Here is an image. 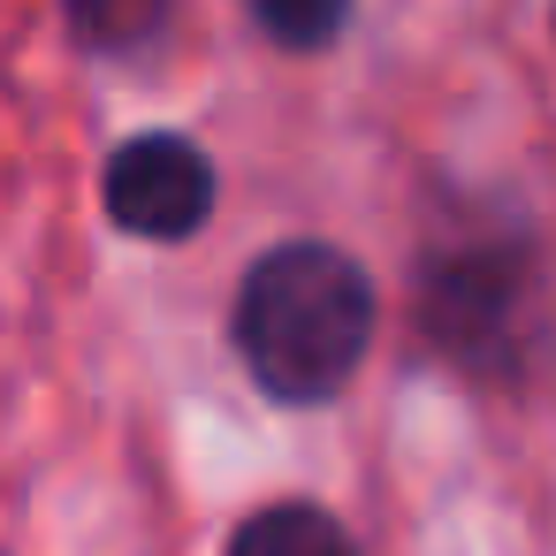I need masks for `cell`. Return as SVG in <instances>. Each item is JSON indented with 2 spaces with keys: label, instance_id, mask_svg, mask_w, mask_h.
I'll use <instances>...</instances> for the list:
<instances>
[{
  "label": "cell",
  "instance_id": "cell-1",
  "mask_svg": "<svg viewBox=\"0 0 556 556\" xmlns=\"http://www.w3.org/2000/svg\"><path fill=\"white\" fill-rule=\"evenodd\" d=\"M229 336L267 396L328 404L374 343V282L351 252L320 237H290L244 267Z\"/></svg>",
  "mask_w": 556,
  "mask_h": 556
},
{
  "label": "cell",
  "instance_id": "cell-2",
  "mask_svg": "<svg viewBox=\"0 0 556 556\" xmlns=\"http://www.w3.org/2000/svg\"><path fill=\"white\" fill-rule=\"evenodd\" d=\"M533 320V282L518 244H465L457 260H419V328L457 366H503L526 343Z\"/></svg>",
  "mask_w": 556,
  "mask_h": 556
},
{
  "label": "cell",
  "instance_id": "cell-3",
  "mask_svg": "<svg viewBox=\"0 0 556 556\" xmlns=\"http://www.w3.org/2000/svg\"><path fill=\"white\" fill-rule=\"evenodd\" d=\"M100 199H108V222L115 229L146 237V244H184L214 214V168H206V153L191 138L146 130V138L115 146Z\"/></svg>",
  "mask_w": 556,
  "mask_h": 556
},
{
  "label": "cell",
  "instance_id": "cell-4",
  "mask_svg": "<svg viewBox=\"0 0 556 556\" xmlns=\"http://www.w3.org/2000/svg\"><path fill=\"white\" fill-rule=\"evenodd\" d=\"M229 556H351V541L320 503H267L229 533Z\"/></svg>",
  "mask_w": 556,
  "mask_h": 556
},
{
  "label": "cell",
  "instance_id": "cell-5",
  "mask_svg": "<svg viewBox=\"0 0 556 556\" xmlns=\"http://www.w3.org/2000/svg\"><path fill=\"white\" fill-rule=\"evenodd\" d=\"M62 16H70V31H77L85 47L123 54V47L153 39V31L168 24V0H62Z\"/></svg>",
  "mask_w": 556,
  "mask_h": 556
},
{
  "label": "cell",
  "instance_id": "cell-6",
  "mask_svg": "<svg viewBox=\"0 0 556 556\" xmlns=\"http://www.w3.org/2000/svg\"><path fill=\"white\" fill-rule=\"evenodd\" d=\"M252 16L275 47L290 54H320L343 24H351V0H252Z\"/></svg>",
  "mask_w": 556,
  "mask_h": 556
}]
</instances>
